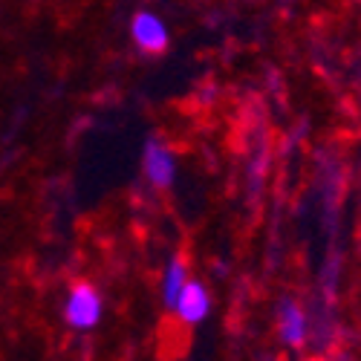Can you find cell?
I'll return each mask as SVG.
<instances>
[{"label": "cell", "mask_w": 361, "mask_h": 361, "mask_svg": "<svg viewBox=\"0 0 361 361\" xmlns=\"http://www.w3.org/2000/svg\"><path fill=\"white\" fill-rule=\"evenodd\" d=\"M102 315H104V300H102V292L96 289V283L75 281L67 292V300H64L67 326L78 329V333H87V329L99 326Z\"/></svg>", "instance_id": "cell-1"}, {"label": "cell", "mask_w": 361, "mask_h": 361, "mask_svg": "<svg viewBox=\"0 0 361 361\" xmlns=\"http://www.w3.org/2000/svg\"><path fill=\"white\" fill-rule=\"evenodd\" d=\"M142 171L145 179L157 191H168L176 179V157L162 139H147L142 154Z\"/></svg>", "instance_id": "cell-2"}, {"label": "cell", "mask_w": 361, "mask_h": 361, "mask_svg": "<svg viewBox=\"0 0 361 361\" xmlns=\"http://www.w3.org/2000/svg\"><path fill=\"white\" fill-rule=\"evenodd\" d=\"M173 318L179 326H197L208 318V312H212V295H208L205 283L202 281H188L183 295L176 298V304H173Z\"/></svg>", "instance_id": "cell-3"}, {"label": "cell", "mask_w": 361, "mask_h": 361, "mask_svg": "<svg viewBox=\"0 0 361 361\" xmlns=\"http://www.w3.org/2000/svg\"><path fill=\"white\" fill-rule=\"evenodd\" d=\"M130 38L147 55L165 52L168 49V41H171L165 20L159 15H154V12H147V9H142V12L133 15V20H130Z\"/></svg>", "instance_id": "cell-4"}, {"label": "cell", "mask_w": 361, "mask_h": 361, "mask_svg": "<svg viewBox=\"0 0 361 361\" xmlns=\"http://www.w3.org/2000/svg\"><path fill=\"white\" fill-rule=\"evenodd\" d=\"M307 329H310V324H307L304 307L292 298L281 300V307H278V336H281V341L286 347H300L307 341Z\"/></svg>", "instance_id": "cell-5"}, {"label": "cell", "mask_w": 361, "mask_h": 361, "mask_svg": "<svg viewBox=\"0 0 361 361\" xmlns=\"http://www.w3.org/2000/svg\"><path fill=\"white\" fill-rule=\"evenodd\" d=\"M188 281H191V275H188L185 257L183 255H173L168 260V266H165V272H162V300H165L168 310H173L176 298L183 295V289H185Z\"/></svg>", "instance_id": "cell-6"}, {"label": "cell", "mask_w": 361, "mask_h": 361, "mask_svg": "<svg viewBox=\"0 0 361 361\" xmlns=\"http://www.w3.org/2000/svg\"><path fill=\"white\" fill-rule=\"evenodd\" d=\"M304 361H333V358H324V355H315V358H304Z\"/></svg>", "instance_id": "cell-7"}]
</instances>
